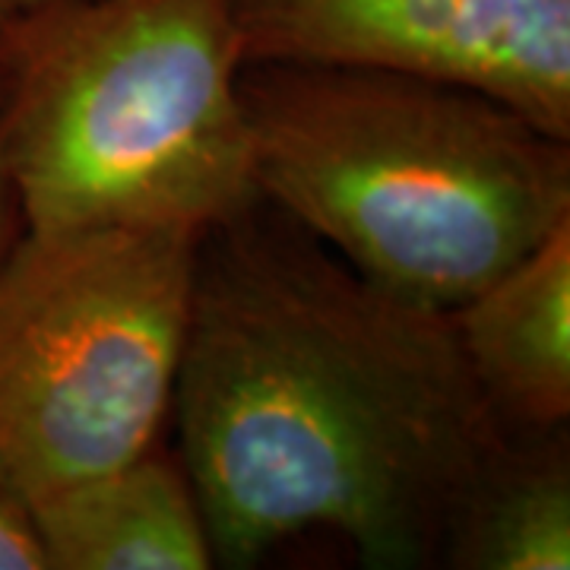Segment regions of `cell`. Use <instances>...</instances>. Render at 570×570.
<instances>
[{
    "instance_id": "obj_1",
    "label": "cell",
    "mask_w": 570,
    "mask_h": 570,
    "mask_svg": "<svg viewBox=\"0 0 570 570\" xmlns=\"http://www.w3.org/2000/svg\"><path fill=\"white\" fill-rule=\"evenodd\" d=\"M171 406L223 568L314 530L365 568L441 564L513 441L450 311L367 283L264 197L200 235Z\"/></svg>"
},
{
    "instance_id": "obj_2",
    "label": "cell",
    "mask_w": 570,
    "mask_h": 570,
    "mask_svg": "<svg viewBox=\"0 0 570 570\" xmlns=\"http://www.w3.org/2000/svg\"><path fill=\"white\" fill-rule=\"evenodd\" d=\"M266 204L384 292L456 311L570 219V140L472 86L340 63H245Z\"/></svg>"
},
{
    "instance_id": "obj_3",
    "label": "cell",
    "mask_w": 570,
    "mask_h": 570,
    "mask_svg": "<svg viewBox=\"0 0 570 570\" xmlns=\"http://www.w3.org/2000/svg\"><path fill=\"white\" fill-rule=\"evenodd\" d=\"M232 0L0 13V121L26 232H200L261 200Z\"/></svg>"
},
{
    "instance_id": "obj_4",
    "label": "cell",
    "mask_w": 570,
    "mask_h": 570,
    "mask_svg": "<svg viewBox=\"0 0 570 570\" xmlns=\"http://www.w3.org/2000/svg\"><path fill=\"white\" fill-rule=\"evenodd\" d=\"M200 232H26L0 261V482L22 510L153 448Z\"/></svg>"
},
{
    "instance_id": "obj_5",
    "label": "cell",
    "mask_w": 570,
    "mask_h": 570,
    "mask_svg": "<svg viewBox=\"0 0 570 570\" xmlns=\"http://www.w3.org/2000/svg\"><path fill=\"white\" fill-rule=\"evenodd\" d=\"M245 63L472 86L570 140V0H232Z\"/></svg>"
},
{
    "instance_id": "obj_6",
    "label": "cell",
    "mask_w": 570,
    "mask_h": 570,
    "mask_svg": "<svg viewBox=\"0 0 570 570\" xmlns=\"http://www.w3.org/2000/svg\"><path fill=\"white\" fill-rule=\"evenodd\" d=\"M453 314L466 365L513 434L570 415V219Z\"/></svg>"
},
{
    "instance_id": "obj_7",
    "label": "cell",
    "mask_w": 570,
    "mask_h": 570,
    "mask_svg": "<svg viewBox=\"0 0 570 570\" xmlns=\"http://www.w3.org/2000/svg\"><path fill=\"white\" fill-rule=\"evenodd\" d=\"M48 570H206L213 549L187 472L153 448L36 501Z\"/></svg>"
},
{
    "instance_id": "obj_8",
    "label": "cell",
    "mask_w": 570,
    "mask_h": 570,
    "mask_svg": "<svg viewBox=\"0 0 570 570\" xmlns=\"http://www.w3.org/2000/svg\"><path fill=\"white\" fill-rule=\"evenodd\" d=\"M460 570L570 568L568 434H513L472 489L441 554Z\"/></svg>"
},
{
    "instance_id": "obj_9",
    "label": "cell",
    "mask_w": 570,
    "mask_h": 570,
    "mask_svg": "<svg viewBox=\"0 0 570 570\" xmlns=\"http://www.w3.org/2000/svg\"><path fill=\"white\" fill-rule=\"evenodd\" d=\"M0 570H48L29 513L0 482Z\"/></svg>"
},
{
    "instance_id": "obj_10",
    "label": "cell",
    "mask_w": 570,
    "mask_h": 570,
    "mask_svg": "<svg viewBox=\"0 0 570 570\" xmlns=\"http://www.w3.org/2000/svg\"><path fill=\"white\" fill-rule=\"evenodd\" d=\"M22 235V213L20 197H17V184L13 171L7 163V142H3V121H0V261L10 254V247L17 245Z\"/></svg>"
},
{
    "instance_id": "obj_11",
    "label": "cell",
    "mask_w": 570,
    "mask_h": 570,
    "mask_svg": "<svg viewBox=\"0 0 570 570\" xmlns=\"http://www.w3.org/2000/svg\"><path fill=\"white\" fill-rule=\"evenodd\" d=\"M29 3H39V0H0V13L17 10V7H29Z\"/></svg>"
}]
</instances>
